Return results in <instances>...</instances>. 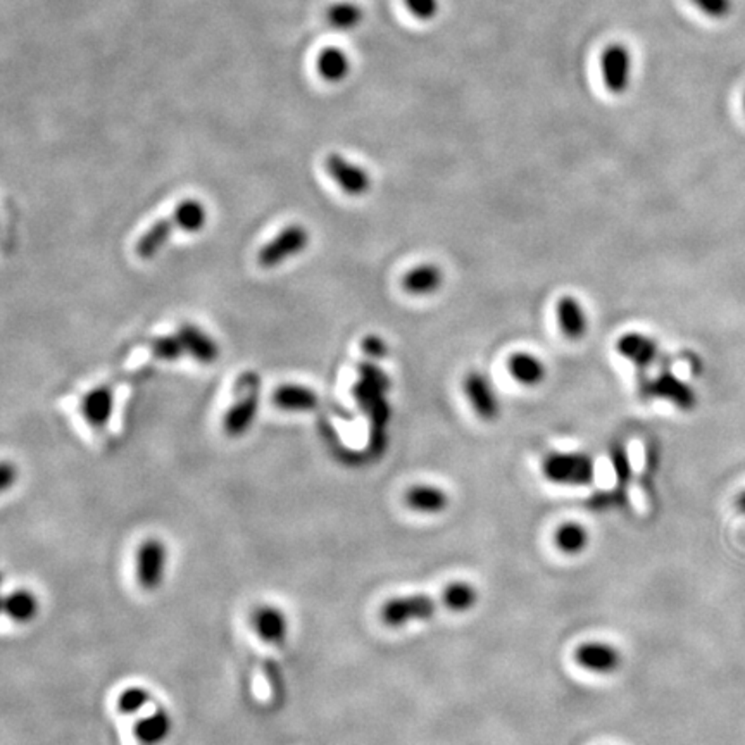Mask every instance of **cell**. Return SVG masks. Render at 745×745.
Returning <instances> with one entry per match:
<instances>
[{"instance_id": "cell-1", "label": "cell", "mask_w": 745, "mask_h": 745, "mask_svg": "<svg viewBox=\"0 0 745 745\" xmlns=\"http://www.w3.org/2000/svg\"><path fill=\"white\" fill-rule=\"evenodd\" d=\"M543 473L556 483L587 485L593 478V461L587 454H550L543 461Z\"/></svg>"}, {"instance_id": "cell-2", "label": "cell", "mask_w": 745, "mask_h": 745, "mask_svg": "<svg viewBox=\"0 0 745 745\" xmlns=\"http://www.w3.org/2000/svg\"><path fill=\"white\" fill-rule=\"evenodd\" d=\"M601 74L604 87L612 95H623L630 89L633 76V57L630 48L623 44H611L601 56Z\"/></svg>"}, {"instance_id": "cell-3", "label": "cell", "mask_w": 745, "mask_h": 745, "mask_svg": "<svg viewBox=\"0 0 745 745\" xmlns=\"http://www.w3.org/2000/svg\"><path fill=\"white\" fill-rule=\"evenodd\" d=\"M309 244V231L300 225L287 226L270 244L259 250L257 263L263 268L280 266L285 259L302 252Z\"/></svg>"}, {"instance_id": "cell-4", "label": "cell", "mask_w": 745, "mask_h": 745, "mask_svg": "<svg viewBox=\"0 0 745 745\" xmlns=\"http://www.w3.org/2000/svg\"><path fill=\"white\" fill-rule=\"evenodd\" d=\"M166 563L168 549L164 543L156 539L142 543L136 554V576L140 585L145 590H156L162 584Z\"/></svg>"}, {"instance_id": "cell-5", "label": "cell", "mask_w": 745, "mask_h": 745, "mask_svg": "<svg viewBox=\"0 0 745 745\" xmlns=\"http://www.w3.org/2000/svg\"><path fill=\"white\" fill-rule=\"evenodd\" d=\"M437 611V602L427 595L392 599L382 608V619L388 627H403L411 619H429Z\"/></svg>"}, {"instance_id": "cell-6", "label": "cell", "mask_w": 745, "mask_h": 745, "mask_svg": "<svg viewBox=\"0 0 745 745\" xmlns=\"http://www.w3.org/2000/svg\"><path fill=\"white\" fill-rule=\"evenodd\" d=\"M463 390L464 395L468 399V403L472 404L474 412L485 420V421H492L496 420L500 412V403H498V395L494 390V386L490 384V380L480 373V371H472L464 377L463 382Z\"/></svg>"}, {"instance_id": "cell-7", "label": "cell", "mask_w": 745, "mask_h": 745, "mask_svg": "<svg viewBox=\"0 0 745 745\" xmlns=\"http://www.w3.org/2000/svg\"><path fill=\"white\" fill-rule=\"evenodd\" d=\"M325 169L340 188L352 197L364 195L371 186L368 171L349 159L342 158L340 154H330L325 159Z\"/></svg>"}, {"instance_id": "cell-8", "label": "cell", "mask_w": 745, "mask_h": 745, "mask_svg": "<svg viewBox=\"0 0 745 745\" xmlns=\"http://www.w3.org/2000/svg\"><path fill=\"white\" fill-rule=\"evenodd\" d=\"M558 323L566 339L580 340L587 335L588 316L584 304L573 297V295H563L558 300L556 308Z\"/></svg>"}, {"instance_id": "cell-9", "label": "cell", "mask_w": 745, "mask_h": 745, "mask_svg": "<svg viewBox=\"0 0 745 745\" xmlns=\"http://www.w3.org/2000/svg\"><path fill=\"white\" fill-rule=\"evenodd\" d=\"M254 630L268 644H282L287 638L289 621L285 614L273 606H263L252 614Z\"/></svg>"}, {"instance_id": "cell-10", "label": "cell", "mask_w": 745, "mask_h": 745, "mask_svg": "<svg viewBox=\"0 0 745 745\" xmlns=\"http://www.w3.org/2000/svg\"><path fill=\"white\" fill-rule=\"evenodd\" d=\"M444 283V272L437 264H420L411 268L403 278V289L416 297L435 294Z\"/></svg>"}, {"instance_id": "cell-11", "label": "cell", "mask_w": 745, "mask_h": 745, "mask_svg": "<svg viewBox=\"0 0 745 745\" xmlns=\"http://www.w3.org/2000/svg\"><path fill=\"white\" fill-rule=\"evenodd\" d=\"M618 352L638 368H647L657 358V343L651 337L642 334H625L616 342Z\"/></svg>"}, {"instance_id": "cell-12", "label": "cell", "mask_w": 745, "mask_h": 745, "mask_svg": "<svg viewBox=\"0 0 745 745\" xmlns=\"http://www.w3.org/2000/svg\"><path fill=\"white\" fill-rule=\"evenodd\" d=\"M351 69H352L351 57L340 47H325L319 50L316 57V71L323 80L330 83H339L349 76Z\"/></svg>"}, {"instance_id": "cell-13", "label": "cell", "mask_w": 745, "mask_h": 745, "mask_svg": "<svg viewBox=\"0 0 745 745\" xmlns=\"http://www.w3.org/2000/svg\"><path fill=\"white\" fill-rule=\"evenodd\" d=\"M509 375L524 386H535L542 384L547 377V368L541 358L530 352H515L507 360Z\"/></svg>"}, {"instance_id": "cell-14", "label": "cell", "mask_w": 745, "mask_h": 745, "mask_svg": "<svg viewBox=\"0 0 745 745\" xmlns=\"http://www.w3.org/2000/svg\"><path fill=\"white\" fill-rule=\"evenodd\" d=\"M576 661H578V664H582L587 670L606 673V671H612V670L618 668L619 654L614 651V647H611L608 644L590 642V644H584L582 647L576 649Z\"/></svg>"}, {"instance_id": "cell-15", "label": "cell", "mask_w": 745, "mask_h": 745, "mask_svg": "<svg viewBox=\"0 0 745 745\" xmlns=\"http://www.w3.org/2000/svg\"><path fill=\"white\" fill-rule=\"evenodd\" d=\"M178 337H180L185 349L203 364H211L216 361L220 356V349L216 345V342L211 339L207 334H204L201 328L194 326V325H183L178 330Z\"/></svg>"}, {"instance_id": "cell-16", "label": "cell", "mask_w": 745, "mask_h": 745, "mask_svg": "<svg viewBox=\"0 0 745 745\" xmlns=\"http://www.w3.org/2000/svg\"><path fill=\"white\" fill-rule=\"evenodd\" d=\"M273 403L287 411H311L317 406L316 394L302 385H282L273 394Z\"/></svg>"}, {"instance_id": "cell-17", "label": "cell", "mask_w": 745, "mask_h": 745, "mask_svg": "<svg viewBox=\"0 0 745 745\" xmlns=\"http://www.w3.org/2000/svg\"><path fill=\"white\" fill-rule=\"evenodd\" d=\"M175 228H178V223H177V220H175V216H173V214H171V218H168V220H159L158 223H154V225L151 226V228L143 233V237L136 242V254H138L142 259H151V257H154V256L158 254L159 250L162 248V246L169 240L171 231H173Z\"/></svg>"}, {"instance_id": "cell-18", "label": "cell", "mask_w": 745, "mask_h": 745, "mask_svg": "<svg viewBox=\"0 0 745 745\" xmlns=\"http://www.w3.org/2000/svg\"><path fill=\"white\" fill-rule=\"evenodd\" d=\"M256 414H257V395L247 394L244 399H240L228 411L225 418L226 433L231 437L244 435L254 423Z\"/></svg>"}, {"instance_id": "cell-19", "label": "cell", "mask_w": 745, "mask_h": 745, "mask_svg": "<svg viewBox=\"0 0 745 745\" xmlns=\"http://www.w3.org/2000/svg\"><path fill=\"white\" fill-rule=\"evenodd\" d=\"M647 394L670 399L671 403L683 409L694 406V392L671 375H661L655 382L647 385Z\"/></svg>"}, {"instance_id": "cell-20", "label": "cell", "mask_w": 745, "mask_h": 745, "mask_svg": "<svg viewBox=\"0 0 745 745\" xmlns=\"http://www.w3.org/2000/svg\"><path fill=\"white\" fill-rule=\"evenodd\" d=\"M4 612L16 623H28L39 614V599L33 592L18 588L4 599Z\"/></svg>"}, {"instance_id": "cell-21", "label": "cell", "mask_w": 745, "mask_h": 745, "mask_svg": "<svg viewBox=\"0 0 745 745\" xmlns=\"http://www.w3.org/2000/svg\"><path fill=\"white\" fill-rule=\"evenodd\" d=\"M83 414L85 418L91 421L93 427L100 429L104 427L109 418H111V411H113V394L109 388H95L91 390V394L83 399Z\"/></svg>"}, {"instance_id": "cell-22", "label": "cell", "mask_w": 745, "mask_h": 745, "mask_svg": "<svg viewBox=\"0 0 745 745\" xmlns=\"http://www.w3.org/2000/svg\"><path fill=\"white\" fill-rule=\"evenodd\" d=\"M171 732V718L168 711L158 709L151 716L140 720L135 724L136 739L147 745H156L162 742Z\"/></svg>"}, {"instance_id": "cell-23", "label": "cell", "mask_w": 745, "mask_h": 745, "mask_svg": "<svg viewBox=\"0 0 745 745\" xmlns=\"http://www.w3.org/2000/svg\"><path fill=\"white\" fill-rule=\"evenodd\" d=\"M362 20H364V11L356 2H349V0L335 2L326 11V22L334 30H339V31H352L362 23Z\"/></svg>"}, {"instance_id": "cell-24", "label": "cell", "mask_w": 745, "mask_h": 745, "mask_svg": "<svg viewBox=\"0 0 745 745\" xmlns=\"http://www.w3.org/2000/svg\"><path fill=\"white\" fill-rule=\"evenodd\" d=\"M406 502L420 513H438L447 506V496L440 489L421 485L407 492Z\"/></svg>"}, {"instance_id": "cell-25", "label": "cell", "mask_w": 745, "mask_h": 745, "mask_svg": "<svg viewBox=\"0 0 745 745\" xmlns=\"http://www.w3.org/2000/svg\"><path fill=\"white\" fill-rule=\"evenodd\" d=\"M178 228L185 231H199L205 225V209L203 203L195 199H186L177 205L173 212Z\"/></svg>"}, {"instance_id": "cell-26", "label": "cell", "mask_w": 745, "mask_h": 745, "mask_svg": "<svg viewBox=\"0 0 745 745\" xmlns=\"http://www.w3.org/2000/svg\"><path fill=\"white\" fill-rule=\"evenodd\" d=\"M587 539L585 528L576 523H567L565 526H561L556 535L558 545L567 554L580 552L587 545Z\"/></svg>"}, {"instance_id": "cell-27", "label": "cell", "mask_w": 745, "mask_h": 745, "mask_svg": "<svg viewBox=\"0 0 745 745\" xmlns=\"http://www.w3.org/2000/svg\"><path fill=\"white\" fill-rule=\"evenodd\" d=\"M476 601V592L472 585L466 584H454L446 590L444 602L452 611L470 610Z\"/></svg>"}, {"instance_id": "cell-28", "label": "cell", "mask_w": 745, "mask_h": 745, "mask_svg": "<svg viewBox=\"0 0 745 745\" xmlns=\"http://www.w3.org/2000/svg\"><path fill=\"white\" fill-rule=\"evenodd\" d=\"M151 700V694L142 687H130L117 697V709L123 715H134Z\"/></svg>"}, {"instance_id": "cell-29", "label": "cell", "mask_w": 745, "mask_h": 745, "mask_svg": "<svg viewBox=\"0 0 745 745\" xmlns=\"http://www.w3.org/2000/svg\"><path fill=\"white\" fill-rule=\"evenodd\" d=\"M154 356L162 361H177L186 351L180 337H159L151 343Z\"/></svg>"}, {"instance_id": "cell-30", "label": "cell", "mask_w": 745, "mask_h": 745, "mask_svg": "<svg viewBox=\"0 0 745 745\" xmlns=\"http://www.w3.org/2000/svg\"><path fill=\"white\" fill-rule=\"evenodd\" d=\"M702 14L713 20H724L733 11V0H690Z\"/></svg>"}, {"instance_id": "cell-31", "label": "cell", "mask_w": 745, "mask_h": 745, "mask_svg": "<svg viewBox=\"0 0 745 745\" xmlns=\"http://www.w3.org/2000/svg\"><path fill=\"white\" fill-rule=\"evenodd\" d=\"M407 11L420 22H431L438 16L440 0H404Z\"/></svg>"}, {"instance_id": "cell-32", "label": "cell", "mask_w": 745, "mask_h": 745, "mask_svg": "<svg viewBox=\"0 0 745 745\" xmlns=\"http://www.w3.org/2000/svg\"><path fill=\"white\" fill-rule=\"evenodd\" d=\"M362 351L373 360H380L388 352L384 340L377 337V335H369V337L362 340Z\"/></svg>"}, {"instance_id": "cell-33", "label": "cell", "mask_w": 745, "mask_h": 745, "mask_svg": "<svg viewBox=\"0 0 745 745\" xmlns=\"http://www.w3.org/2000/svg\"><path fill=\"white\" fill-rule=\"evenodd\" d=\"M14 480H16V468L14 466H11L9 463H4L2 464V473H0V483H2V489L5 490V489H9L13 483H14Z\"/></svg>"}, {"instance_id": "cell-34", "label": "cell", "mask_w": 745, "mask_h": 745, "mask_svg": "<svg viewBox=\"0 0 745 745\" xmlns=\"http://www.w3.org/2000/svg\"><path fill=\"white\" fill-rule=\"evenodd\" d=\"M737 507H739V511L741 513H744L745 515V492H742L739 498H737Z\"/></svg>"}, {"instance_id": "cell-35", "label": "cell", "mask_w": 745, "mask_h": 745, "mask_svg": "<svg viewBox=\"0 0 745 745\" xmlns=\"http://www.w3.org/2000/svg\"><path fill=\"white\" fill-rule=\"evenodd\" d=\"M744 108H745V95H744Z\"/></svg>"}]
</instances>
